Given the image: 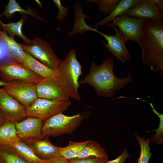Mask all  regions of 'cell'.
Segmentation results:
<instances>
[{
  "mask_svg": "<svg viewBox=\"0 0 163 163\" xmlns=\"http://www.w3.org/2000/svg\"><path fill=\"white\" fill-rule=\"evenodd\" d=\"M25 52V57L23 64L33 73L42 78L56 76V71L49 68L27 52Z\"/></svg>",
  "mask_w": 163,
  "mask_h": 163,
  "instance_id": "e0dca14e",
  "label": "cell"
},
{
  "mask_svg": "<svg viewBox=\"0 0 163 163\" xmlns=\"http://www.w3.org/2000/svg\"><path fill=\"white\" fill-rule=\"evenodd\" d=\"M10 145L27 163H44L45 160L38 158L31 148L25 142L20 140Z\"/></svg>",
  "mask_w": 163,
  "mask_h": 163,
  "instance_id": "7402d4cb",
  "label": "cell"
},
{
  "mask_svg": "<svg viewBox=\"0 0 163 163\" xmlns=\"http://www.w3.org/2000/svg\"><path fill=\"white\" fill-rule=\"evenodd\" d=\"M148 19L129 16L124 13L107 25L110 27L115 26L118 27L126 42L131 40L139 45L143 24Z\"/></svg>",
  "mask_w": 163,
  "mask_h": 163,
  "instance_id": "ba28073f",
  "label": "cell"
},
{
  "mask_svg": "<svg viewBox=\"0 0 163 163\" xmlns=\"http://www.w3.org/2000/svg\"><path fill=\"white\" fill-rule=\"evenodd\" d=\"M0 163H1V161H0Z\"/></svg>",
  "mask_w": 163,
  "mask_h": 163,
  "instance_id": "74e56055",
  "label": "cell"
},
{
  "mask_svg": "<svg viewBox=\"0 0 163 163\" xmlns=\"http://www.w3.org/2000/svg\"><path fill=\"white\" fill-rule=\"evenodd\" d=\"M0 40L7 46L11 57L18 62L22 64L24 60L26 52L21 44L16 42L14 38L8 36L4 31L0 29Z\"/></svg>",
  "mask_w": 163,
  "mask_h": 163,
  "instance_id": "ac0fdd59",
  "label": "cell"
},
{
  "mask_svg": "<svg viewBox=\"0 0 163 163\" xmlns=\"http://www.w3.org/2000/svg\"><path fill=\"white\" fill-rule=\"evenodd\" d=\"M134 136L141 148L140 155L137 163H149L150 158L152 157V152H150V147L149 145L151 141V138L149 137L145 140V136L141 137L136 133H135Z\"/></svg>",
  "mask_w": 163,
  "mask_h": 163,
  "instance_id": "4316f807",
  "label": "cell"
},
{
  "mask_svg": "<svg viewBox=\"0 0 163 163\" xmlns=\"http://www.w3.org/2000/svg\"><path fill=\"white\" fill-rule=\"evenodd\" d=\"M0 78L7 82L19 80L35 84L43 79L11 57L0 61Z\"/></svg>",
  "mask_w": 163,
  "mask_h": 163,
  "instance_id": "5b68a950",
  "label": "cell"
},
{
  "mask_svg": "<svg viewBox=\"0 0 163 163\" xmlns=\"http://www.w3.org/2000/svg\"><path fill=\"white\" fill-rule=\"evenodd\" d=\"M140 0H120L112 13L108 16L97 22L92 28L107 25L112 22L117 17L124 14L128 9L134 7Z\"/></svg>",
  "mask_w": 163,
  "mask_h": 163,
  "instance_id": "ffe728a7",
  "label": "cell"
},
{
  "mask_svg": "<svg viewBox=\"0 0 163 163\" xmlns=\"http://www.w3.org/2000/svg\"><path fill=\"white\" fill-rule=\"evenodd\" d=\"M43 136L36 139L22 141L26 143L40 159L47 160L60 156L59 147L53 145Z\"/></svg>",
  "mask_w": 163,
  "mask_h": 163,
  "instance_id": "5bb4252c",
  "label": "cell"
},
{
  "mask_svg": "<svg viewBox=\"0 0 163 163\" xmlns=\"http://www.w3.org/2000/svg\"><path fill=\"white\" fill-rule=\"evenodd\" d=\"M8 84V82H4L2 80H0V87L3 86V87L7 85Z\"/></svg>",
  "mask_w": 163,
  "mask_h": 163,
  "instance_id": "8d00e7d4",
  "label": "cell"
},
{
  "mask_svg": "<svg viewBox=\"0 0 163 163\" xmlns=\"http://www.w3.org/2000/svg\"><path fill=\"white\" fill-rule=\"evenodd\" d=\"M119 0H97L98 9L102 13L110 15L115 8Z\"/></svg>",
  "mask_w": 163,
  "mask_h": 163,
  "instance_id": "f1b7e54d",
  "label": "cell"
},
{
  "mask_svg": "<svg viewBox=\"0 0 163 163\" xmlns=\"http://www.w3.org/2000/svg\"><path fill=\"white\" fill-rule=\"evenodd\" d=\"M71 104L69 100H52L38 98L30 106L27 108V117L45 120L57 114L63 113Z\"/></svg>",
  "mask_w": 163,
  "mask_h": 163,
  "instance_id": "8992f818",
  "label": "cell"
},
{
  "mask_svg": "<svg viewBox=\"0 0 163 163\" xmlns=\"http://www.w3.org/2000/svg\"><path fill=\"white\" fill-rule=\"evenodd\" d=\"M16 12L23 14H27L37 19L44 21V19L38 16L37 13L32 9L28 8L27 10L22 8L15 0H10L7 5L5 7L4 11L0 14V18L5 16L6 19H9Z\"/></svg>",
  "mask_w": 163,
  "mask_h": 163,
  "instance_id": "cb8c5ba5",
  "label": "cell"
},
{
  "mask_svg": "<svg viewBox=\"0 0 163 163\" xmlns=\"http://www.w3.org/2000/svg\"><path fill=\"white\" fill-rule=\"evenodd\" d=\"M0 109L7 120L14 123L27 117V108L3 88H0Z\"/></svg>",
  "mask_w": 163,
  "mask_h": 163,
  "instance_id": "30bf717a",
  "label": "cell"
},
{
  "mask_svg": "<svg viewBox=\"0 0 163 163\" xmlns=\"http://www.w3.org/2000/svg\"><path fill=\"white\" fill-rule=\"evenodd\" d=\"M129 157L126 149H125L123 152L116 159L108 161L106 163H124L126 159Z\"/></svg>",
  "mask_w": 163,
  "mask_h": 163,
  "instance_id": "d6a6232c",
  "label": "cell"
},
{
  "mask_svg": "<svg viewBox=\"0 0 163 163\" xmlns=\"http://www.w3.org/2000/svg\"><path fill=\"white\" fill-rule=\"evenodd\" d=\"M110 27L115 32L113 35H108L97 31V33L103 36L107 40V43L102 40L101 42L103 45L113 55L123 63L125 61L132 60V57L126 48L125 43L126 42L122 34L115 26Z\"/></svg>",
  "mask_w": 163,
  "mask_h": 163,
  "instance_id": "8fae6325",
  "label": "cell"
},
{
  "mask_svg": "<svg viewBox=\"0 0 163 163\" xmlns=\"http://www.w3.org/2000/svg\"><path fill=\"white\" fill-rule=\"evenodd\" d=\"M143 63L157 74L163 75V20L148 19L143 23L139 40Z\"/></svg>",
  "mask_w": 163,
  "mask_h": 163,
  "instance_id": "7a4b0ae2",
  "label": "cell"
},
{
  "mask_svg": "<svg viewBox=\"0 0 163 163\" xmlns=\"http://www.w3.org/2000/svg\"><path fill=\"white\" fill-rule=\"evenodd\" d=\"M43 120L40 119L27 117L24 120L15 123L18 135L21 141L42 137Z\"/></svg>",
  "mask_w": 163,
  "mask_h": 163,
  "instance_id": "4fadbf2b",
  "label": "cell"
},
{
  "mask_svg": "<svg viewBox=\"0 0 163 163\" xmlns=\"http://www.w3.org/2000/svg\"><path fill=\"white\" fill-rule=\"evenodd\" d=\"M38 98L50 100H69L70 97L59 85L55 76L43 78L36 85Z\"/></svg>",
  "mask_w": 163,
  "mask_h": 163,
  "instance_id": "7c38bea8",
  "label": "cell"
},
{
  "mask_svg": "<svg viewBox=\"0 0 163 163\" xmlns=\"http://www.w3.org/2000/svg\"><path fill=\"white\" fill-rule=\"evenodd\" d=\"M21 45L25 51L36 59L53 70H57L61 60L46 41L40 38L35 37L30 45Z\"/></svg>",
  "mask_w": 163,
  "mask_h": 163,
  "instance_id": "52a82bcc",
  "label": "cell"
},
{
  "mask_svg": "<svg viewBox=\"0 0 163 163\" xmlns=\"http://www.w3.org/2000/svg\"><path fill=\"white\" fill-rule=\"evenodd\" d=\"M9 57H11L7 46L0 40V61Z\"/></svg>",
  "mask_w": 163,
  "mask_h": 163,
  "instance_id": "1f68e13d",
  "label": "cell"
},
{
  "mask_svg": "<svg viewBox=\"0 0 163 163\" xmlns=\"http://www.w3.org/2000/svg\"><path fill=\"white\" fill-rule=\"evenodd\" d=\"M26 19V14H22L18 22L5 24L2 22L0 18V28L10 37L14 38L16 35L21 38L26 45H30L32 43V40L26 37L22 31L23 24Z\"/></svg>",
  "mask_w": 163,
  "mask_h": 163,
  "instance_id": "d6986e66",
  "label": "cell"
},
{
  "mask_svg": "<svg viewBox=\"0 0 163 163\" xmlns=\"http://www.w3.org/2000/svg\"><path fill=\"white\" fill-rule=\"evenodd\" d=\"M85 117L80 113L68 116L63 113L57 114L45 120L42 129L45 136L56 137L74 131L82 122Z\"/></svg>",
  "mask_w": 163,
  "mask_h": 163,
  "instance_id": "277c9868",
  "label": "cell"
},
{
  "mask_svg": "<svg viewBox=\"0 0 163 163\" xmlns=\"http://www.w3.org/2000/svg\"><path fill=\"white\" fill-rule=\"evenodd\" d=\"M88 140L82 142H69L65 147H59V154L65 159L70 160L77 158Z\"/></svg>",
  "mask_w": 163,
  "mask_h": 163,
  "instance_id": "d4e9b609",
  "label": "cell"
},
{
  "mask_svg": "<svg viewBox=\"0 0 163 163\" xmlns=\"http://www.w3.org/2000/svg\"><path fill=\"white\" fill-rule=\"evenodd\" d=\"M44 163H69V161L60 155L48 160H45Z\"/></svg>",
  "mask_w": 163,
  "mask_h": 163,
  "instance_id": "e575fe53",
  "label": "cell"
},
{
  "mask_svg": "<svg viewBox=\"0 0 163 163\" xmlns=\"http://www.w3.org/2000/svg\"><path fill=\"white\" fill-rule=\"evenodd\" d=\"M6 120L4 114L0 109V126Z\"/></svg>",
  "mask_w": 163,
  "mask_h": 163,
  "instance_id": "d590c367",
  "label": "cell"
},
{
  "mask_svg": "<svg viewBox=\"0 0 163 163\" xmlns=\"http://www.w3.org/2000/svg\"><path fill=\"white\" fill-rule=\"evenodd\" d=\"M74 9L75 22L72 30L68 34V37H72L77 34H84L90 30L97 32V30L96 28L91 27L87 24L85 19L87 18L90 19L91 18L83 14L82 6L80 5L78 1L74 6Z\"/></svg>",
  "mask_w": 163,
  "mask_h": 163,
  "instance_id": "2e32d148",
  "label": "cell"
},
{
  "mask_svg": "<svg viewBox=\"0 0 163 163\" xmlns=\"http://www.w3.org/2000/svg\"><path fill=\"white\" fill-rule=\"evenodd\" d=\"M152 109V111L159 118L160 121L158 127L152 131L156 132L155 135L151 137V140L156 142L155 145L161 144L163 143V115L158 112L153 106L152 103L148 102Z\"/></svg>",
  "mask_w": 163,
  "mask_h": 163,
  "instance_id": "83f0119b",
  "label": "cell"
},
{
  "mask_svg": "<svg viewBox=\"0 0 163 163\" xmlns=\"http://www.w3.org/2000/svg\"><path fill=\"white\" fill-rule=\"evenodd\" d=\"M124 14L129 16L156 21L163 20V11L155 8L147 0H140L134 7L128 9Z\"/></svg>",
  "mask_w": 163,
  "mask_h": 163,
  "instance_id": "9a60e30c",
  "label": "cell"
},
{
  "mask_svg": "<svg viewBox=\"0 0 163 163\" xmlns=\"http://www.w3.org/2000/svg\"><path fill=\"white\" fill-rule=\"evenodd\" d=\"M20 140L15 123L6 120L0 126V144L10 145Z\"/></svg>",
  "mask_w": 163,
  "mask_h": 163,
  "instance_id": "603a6c76",
  "label": "cell"
},
{
  "mask_svg": "<svg viewBox=\"0 0 163 163\" xmlns=\"http://www.w3.org/2000/svg\"><path fill=\"white\" fill-rule=\"evenodd\" d=\"M147 1L156 9L163 11V0H147Z\"/></svg>",
  "mask_w": 163,
  "mask_h": 163,
  "instance_id": "836d02e7",
  "label": "cell"
},
{
  "mask_svg": "<svg viewBox=\"0 0 163 163\" xmlns=\"http://www.w3.org/2000/svg\"><path fill=\"white\" fill-rule=\"evenodd\" d=\"M53 1L57 7L59 11L56 18L59 21H62L69 14V7H64L62 5L60 0H53Z\"/></svg>",
  "mask_w": 163,
  "mask_h": 163,
  "instance_id": "f546056e",
  "label": "cell"
},
{
  "mask_svg": "<svg viewBox=\"0 0 163 163\" xmlns=\"http://www.w3.org/2000/svg\"><path fill=\"white\" fill-rule=\"evenodd\" d=\"M35 84L19 80L8 82L3 88L26 108L30 106L38 98Z\"/></svg>",
  "mask_w": 163,
  "mask_h": 163,
  "instance_id": "9c48e42d",
  "label": "cell"
},
{
  "mask_svg": "<svg viewBox=\"0 0 163 163\" xmlns=\"http://www.w3.org/2000/svg\"><path fill=\"white\" fill-rule=\"evenodd\" d=\"M56 71L57 81L70 98L80 101L78 93L79 79L82 73V66L76 58L74 49H71L65 59L61 60Z\"/></svg>",
  "mask_w": 163,
  "mask_h": 163,
  "instance_id": "3957f363",
  "label": "cell"
},
{
  "mask_svg": "<svg viewBox=\"0 0 163 163\" xmlns=\"http://www.w3.org/2000/svg\"><path fill=\"white\" fill-rule=\"evenodd\" d=\"M107 159L95 158H75L69 160V163H106Z\"/></svg>",
  "mask_w": 163,
  "mask_h": 163,
  "instance_id": "4dcf8cb0",
  "label": "cell"
},
{
  "mask_svg": "<svg viewBox=\"0 0 163 163\" xmlns=\"http://www.w3.org/2000/svg\"><path fill=\"white\" fill-rule=\"evenodd\" d=\"M92 158L108 159L109 156L104 149L98 142L89 140L77 158Z\"/></svg>",
  "mask_w": 163,
  "mask_h": 163,
  "instance_id": "44dd1931",
  "label": "cell"
},
{
  "mask_svg": "<svg viewBox=\"0 0 163 163\" xmlns=\"http://www.w3.org/2000/svg\"><path fill=\"white\" fill-rule=\"evenodd\" d=\"M113 65V60L110 57L99 65L93 60L89 73L79 81V84H87L91 87L100 97H112L118 91L123 88L126 85L134 80L129 72L127 77L117 78L114 73Z\"/></svg>",
  "mask_w": 163,
  "mask_h": 163,
  "instance_id": "6da1fadb",
  "label": "cell"
},
{
  "mask_svg": "<svg viewBox=\"0 0 163 163\" xmlns=\"http://www.w3.org/2000/svg\"><path fill=\"white\" fill-rule=\"evenodd\" d=\"M0 161L1 163H27L9 144H0Z\"/></svg>",
  "mask_w": 163,
  "mask_h": 163,
  "instance_id": "484cf974",
  "label": "cell"
}]
</instances>
